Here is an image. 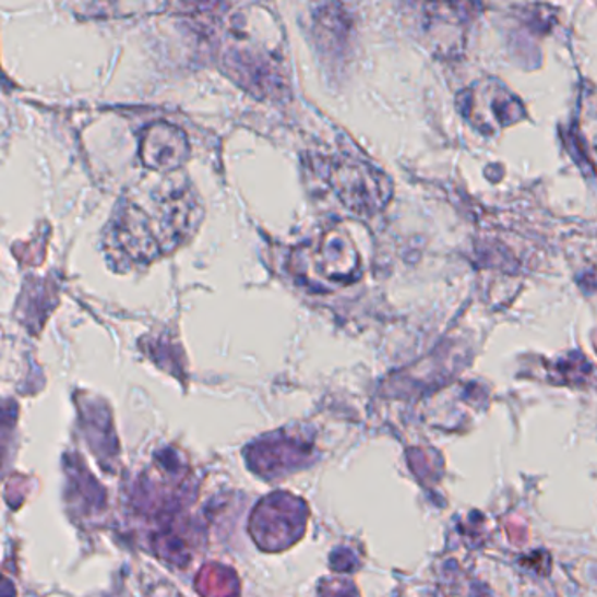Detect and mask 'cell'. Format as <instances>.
<instances>
[{"label": "cell", "instance_id": "cell-1", "mask_svg": "<svg viewBox=\"0 0 597 597\" xmlns=\"http://www.w3.org/2000/svg\"><path fill=\"white\" fill-rule=\"evenodd\" d=\"M200 219L202 207L190 182L167 176L123 200L107 235V251L130 265L153 262L181 248Z\"/></svg>", "mask_w": 597, "mask_h": 597}, {"label": "cell", "instance_id": "cell-2", "mask_svg": "<svg viewBox=\"0 0 597 597\" xmlns=\"http://www.w3.org/2000/svg\"><path fill=\"white\" fill-rule=\"evenodd\" d=\"M223 57L226 71L251 94L280 97L289 89L283 40L268 11L251 8L234 14Z\"/></svg>", "mask_w": 597, "mask_h": 597}, {"label": "cell", "instance_id": "cell-3", "mask_svg": "<svg viewBox=\"0 0 597 597\" xmlns=\"http://www.w3.org/2000/svg\"><path fill=\"white\" fill-rule=\"evenodd\" d=\"M327 182L342 204L358 214L377 213L391 199L387 176L365 159L353 156L333 159L327 168Z\"/></svg>", "mask_w": 597, "mask_h": 597}, {"label": "cell", "instance_id": "cell-4", "mask_svg": "<svg viewBox=\"0 0 597 597\" xmlns=\"http://www.w3.org/2000/svg\"><path fill=\"white\" fill-rule=\"evenodd\" d=\"M359 254L355 242L341 228L326 231L312 254V272L323 283L346 286L359 277Z\"/></svg>", "mask_w": 597, "mask_h": 597}, {"label": "cell", "instance_id": "cell-5", "mask_svg": "<svg viewBox=\"0 0 597 597\" xmlns=\"http://www.w3.org/2000/svg\"><path fill=\"white\" fill-rule=\"evenodd\" d=\"M142 164L158 174L176 172L187 164L190 142L184 130L167 121H156L142 132Z\"/></svg>", "mask_w": 597, "mask_h": 597}]
</instances>
